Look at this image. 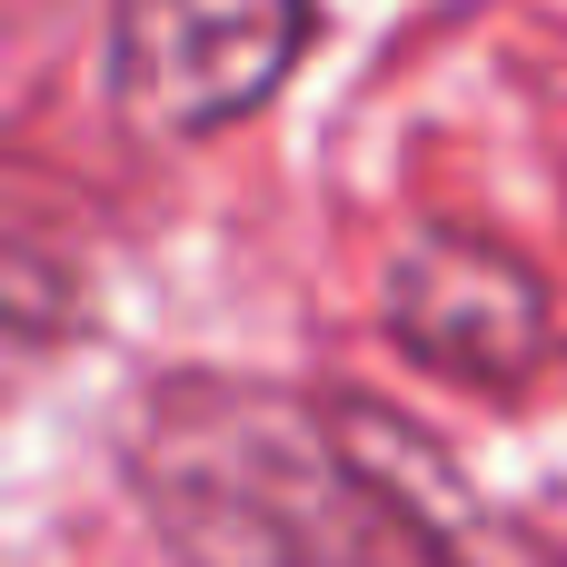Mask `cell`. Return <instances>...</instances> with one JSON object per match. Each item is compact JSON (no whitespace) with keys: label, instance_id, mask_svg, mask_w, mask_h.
I'll return each instance as SVG.
<instances>
[{"label":"cell","instance_id":"cell-1","mask_svg":"<svg viewBox=\"0 0 567 567\" xmlns=\"http://www.w3.org/2000/svg\"><path fill=\"white\" fill-rule=\"evenodd\" d=\"M120 478L179 567H468L449 468L339 389L169 369L120 419Z\"/></svg>","mask_w":567,"mask_h":567},{"label":"cell","instance_id":"cell-2","mask_svg":"<svg viewBox=\"0 0 567 567\" xmlns=\"http://www.w3.org/2000/svg\"><path fill=\"white\" fill-rule=\"evenodd\" d=\"M319 30V0H120L110 110L140 140H219L279 100Z\"/></svg>","mask_w":567,"mask_h":567},{"label":"cell","instance_id":"cell-3","mask_svg":"<svg viewBox=\"0 0 567 567\" xmlns=\"http://www.w3.org/2000/svg\"><path fill=\"white\" fill-rule=\"evenodd\" d=\"M379 309H389V339L449 389H528L558 349L548 279L508 239H478V229L399 239V259L379 279Z\"/></svg>","mask_w":567,"mask_h":567}]
</instances>
